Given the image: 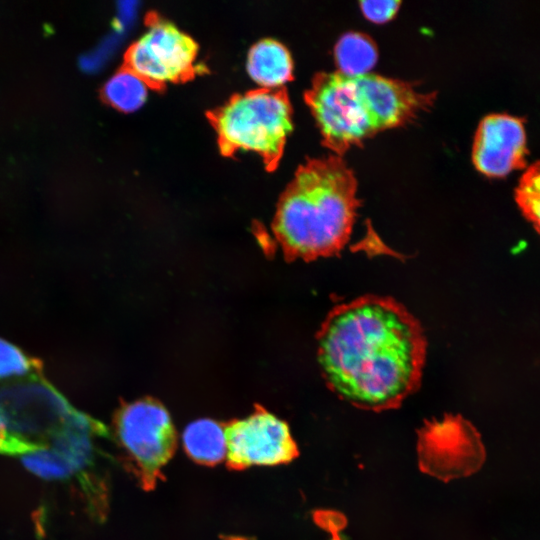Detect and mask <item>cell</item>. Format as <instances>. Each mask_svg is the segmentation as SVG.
I'll use <instances>...</instances> for the list:
<instances>
[{
	"label": "cell",
	"mask_w": 540,
	"mask_h": 540,
	"mask_svg": "<svg viewBox=\"0 0 540 540\" xmlns=\"http://www.w3.org/2000/svg\"><path fill=\"white\" fill-rule=\"evenodd\" d=\"M526 130L522 119L489 114L478 125L472 147L475 168L488 177H504L526 167Z\"/></svg>",
	"instance_id": "9"
},
{
	"label": "cell",
	"mask_w": 540,
	"mask_h": 540,
	"mask_svg": "<svg viewBox=\"0 0 540 540\" xmlns=\"http://www.w3.org/2000/svg\"><path fill=\"white\" fill-rule=\"evenodd\" d=\"M247 70L255 82L274 89L291 79L293 64L285 46L273 39H263L251 47Z\"/></svg>",
	"instance_id": "10"
},
{
	"label": "cell",
	"mask_w": 540,
	"mask_h": 540,
	"mask_svg": "<svg viewBox=\"0 0 540 540\" xmlns=\"http://www.w3.org/2000/svg\"><path fill=\"white\" fill-rule=\"evenodd\" d=\"M116 441L142 488L153 489L177 446V433L166 408L146 398L122 406L114 421Z\"/></svg>",
	"instance_id": "5"
},
{
	"label": "cell",
	"mask_w": 540,
	"mask_h": 540,
	"mask_svg": "<svg viewBox=\"0 0 540 540\" xmlns=\"http://www.w3.org/2000/svg\"><path fill=\"white\" fill-rule=\"evenodd\" d=\"M119 41L120 31L107 35L80 58L81 68L91 73L101 70L115 53Z\"/></svg>",
	"instance_id": "16"
},
{
	"label": "cell",
	"mask_w": 540,
	"mask_h": 540,
	"mask_svg": "<svg viewBox=\"0 0 540 540\" xmlns=\"http://www.w3.org/2000/svg\"><path fill=\"white\" fill-rule=\"evenodd\" d=\"M197 52L193 38L153 15L144 33L129 47L126 63L148 86L162 88L194 76Z\"/></svg>",
	"instance_id": "6"
},
{
	"label": "cell",
	"mask_w": 540,
	"mask_h": 540,
	"mask_svg": "<svg viewBox=\"0 0 540 540\" xmlns=\"http://www.w3.org/2000/svg\"><path fill=\"white\" fill-rule=\"evenodd\" d=\"M417 452L421 471L442 481L475 473L486 458L480 434L459 415L427 422L418 432Z\"/></svg>",
	"instance_id": "7"
},
{
	"label": "cell",
	"mask_w": 540,
	"mask_h": 540,
	"mask_svg": "<svg viewBox=\"0 0 540 540\" xmlns=\"http://www.w3.org/2000/svg\"><path fill=\"white\" fill-rule=\"evenodd\" d=\"M229 468L287 464L298 455V446L286 422L258 407L251 415L224 425Z\"/></svg>",
	"instance_id": "8"
},
{
	"label": "cell",
	"mask_w": 540,
	"mask_h": 540,
	"mask_svg": "<svg viewBox=\"0 0 540 540\" xmlns=\"http://www.w3.org/2000/svg\"><path fill=\"white\" fill-rule=\"evenodd\" d=\"M148 87L140 76L126 67L106 80L103 94L114 108L123 112H133L145 102Z\"/></svg>",
	"instance_id": "13"
},
{
	"label": "cell",
	"mask_w": 540,
	"mask_h": 540,
	"mask_svg": "<svg viewBox=\"0 0 540 540\" xmlns=\"http://www.w3.org/2000/svg\"><path fill=\"white\" fill-rule=\"evenodd\" d=\"M353 170L338 155L301 165L277 204L274 234L286 256L312 260L349 241L360 205Z\"/></svg>",
	"instance_id": "2"
},
{
	"label": "cell",
	"mask_w": 540,
	"mask_h": 540,
	"mask_svg": "<svg viewBox=\"0 0 540 540\" xmlns=\"http://www.w3.org/2000/svg\"><path fill=\"white\" fill-rule=\"evenodd\" d=\"M539 162L526 168L515 190V200L524 217L539 231L540 208Z\"/></svg>",
	"instance_id": "14"
},
{
	"label": "cell",
	"mask_w": 540,
	"mask_h": 540,
	"mask_svg": "<svg viewBox=\"0 0 540 540\" xmlns=\"http://www.w3.org/2000/svg\"><path fill=\"white\" fill-rule=\"evenodd\" d=\"M136 14V6L134 2L122 1L118 5L117 27L118 31L122 32L129 25Z\"/></svg>",
	"instance_id": "18"
},
{
	"label": "cell",
	"mask_w": 540,
	"mask_h": 540,
	"mask_svg": "<svg viewBox=\"0 0 540 540\" xmlns=\"http://www.w3.org/2000/svg\"><path fill=\"white\" fill-rule=\"evenodd\" d=\"M182 443L187 455L198 464L213 466L226 458L224 425L208 419H198L186 426Z\"/></svg>",
	"instance_id": "11"
},
{
	"label": "cell",
	"mask_w": 540,
	"mask_h": 540,
	"mask_svg": "<svg viewBox=\"0 0 540 540\" xmlns=\"http://www.w3.org/2000/svg\"><path fill=\"white\" fill-rule=\"evenodd\" d=\"M334 54L338 72L349 76L369 73L378 58L375 42L361 32L343 34L335 45Z\"/></svg>",
	"instance_id": "12"
},
{
	"label": "cell",
	"mask_w": 540,
	"mask_h": 540,
	"mask_svg": "<svg viewBox=\"0 0 540 540\" xmlns=\"http://www.w3.org/2000/svg\"><path fill=\"white\" fill-rule=\"evenodd\" d=\"M360 8L364 16L374 23H384L397 13L401 1L398 0H371L361 1Z\"/></svg>",
	"instance_id": "17"
},
{
	"label": "cell",
	"mask_w": 540,
	"mask_h": 540,
	"mask_svg": "<svg viewBox=\"0 0 540 540\" xmlns=\"http://www.w3.org/2000/svg\"><path fill=\"white\" fill-rule=\"evenodd\" d=\"M317 341L326 383L357 408H397L420 386L425 334L414 315L391 297L366 295L335 307Z\"/></svg>",
	"instance_id": "1"
},
{
	"label": "cell",
	"mask_w": 540,
	"mask_h": 540,
	"mask_svg": "<svg viewBox=\"0 0 540 540\" xmlns=\"http://www.w3.org/2000/svg\"><path fill=\"white\" fill-rule=\"evenodd\" d=\"M35 367L36 363L17 347L0 339V378L25 375Z\"/></svg>",
	"instance_id": "15"
},
{
	"label": "cell",
	"mask_w": 540,
	"mask_h": 540,
	"mask_svg": "<svg viewBox=\"0 0 540 540\" xmlns=\"http://www.w3.org/2000/svg\"><path fill=\"white\" fill-rule=\"evenodd\" d=\"M208 117L223 155L256 152L268 170L277 167L293 128L291 104L282 87L236 94Z\"/></svg>",
	"instance_id": "4"
},
{
	"label": "cell",
	"mask_w": 540,
	"mask_h": 540,
	"mask_svg": "<svg viewBox=\"0 0 540 540\" xmlns=\"http://www.w3.org/2000/svg\"><path fill=\"white\" fill-rule=\"evenodd\" d=\"M435 98V92L419 91L411 82L338 71L316 74L305 93L323 144L340 157L378 132L411 122Z\"/></svg>",
	"instance_id": "3"
}]
</instances>
